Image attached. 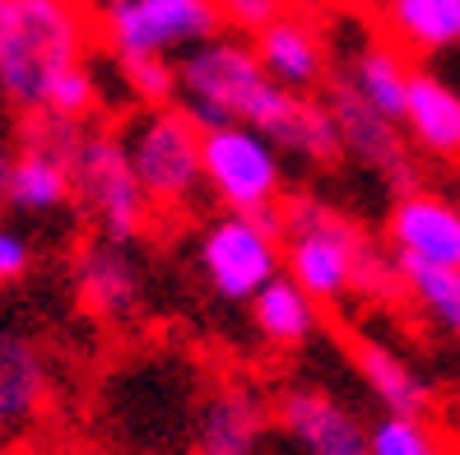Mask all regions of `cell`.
<instances>
[{"label":"cell","instance_id":"cell-15","mask_svg":"<svg viewBox=\"0 0 460 455\" xmlns=\"http://www.w3.org/2000/svg\"><path fill=\"white\" fill-rule=\"evenodd\" d=\"M252 47H256L265 74L279 79L284 89H293V93L326 89V79H331V51H326V38H321V29H316L312 19L284 10L279 19H270L261 33H252Z\"/></svg>","mask_w":460,"mask_h":455},{"label":"cell","instance_id":"cell-4","mask_svg":"<svg viewBox=\"0 0 460 455\" xmlns=\"http://www.w3.org/2000/svg\"><path fill=\"white\" fill-rule=\"evenodd\" d=\"M126 158L135 168V181L158 214L181 219L196 205L200 186H205V163H200V126L181 112L177 102L168 107H145L126 130Z\"/></svg>","mask_w":460,"mask_h":455},{"label":"cell","instance_id":"cell-8","mask_svg":"<svg viewBox=\"0 0 460 455\" xmlns=\"http://www.w3.org/2000/svg\"><path fill=\"white\" fill-rule=\"evenodd\" d=\"M219 29V0H107L98 14V33L117 61L191 51Z\"/></svg>","mask_w":460,"mask_h":455},{"label":"cell","instance_id":"cell-19","mask_svg":"<svg viewBox=\"0 0 460 455\" xmlns=\"http://www.w3.org/2000/svg\"><path fill=\"white\" fill-rule=\"evenodd\" d=\"M75 200V181H70V163H61L47 149H29L14 144V163L5 177V205L14 214H57Z\"/></svg>","mask_w":460,"mask_h":455},{"label":"cell","instance_id":"cell-21","mask_svg":"<svg viewBox=\"0 0 460 455\" xmlns=\"http://www.w3.org/2000/svg\"><path fill=\"white\" fill-rule=\"evenodd\" d=\"M410 74H414V66L400 57V47H391V42H367V47H358V57H354V66H349L344 79H349V84H354L382 117L400 121L404 93H410Z\"/></svg>","mask_w":460,"mask_h":455},{"label":"cell","instance_id":"cell-13","mask_svg":"<svg viewBox=\"0 0 460 455\" xmlns=\"http://www.w3.org/2000/svg\"><path fill=\"white\" fill-rule=\"evenodd\" d=\"M75 275V298L89 316L98 320H126L145 298V275L130 247L107 242V237H89L70 260Z\"/></svg>","mask_w":460,"mask_h":455},{"label":"cell","instance_id":"cell-16","mask_svg":"<svg viewBox=\"0 0 460 455\" xmlns=\"http://www.w3.org/2000/svg\"><path fill=\"white\" fill-rule=\"evenodd\" d=\"M400 126L410 144H419L432 158H460V89H451L442 74L414 70L410 74V93H404V112Z\"/></svg>","mask_w":460,"mask_h":455},{"label":"cell","instance_id":"cell-23","mask_svg":"<svg viewBox=\"0 0 460 455\" xmlns=\"http://www.w3.org/2000/svg\"><path fill=\"white\" fill-rule=\"evenodd\" d=\"M367 455H447L423 414H382L367 427Z\"/></svg>","mask_w":460,"mask_h":455},{"label":"cell","instance_id":"cell-27","mask_svg":"<svg viewBox=\"0 0 460 455\" xmlns=\"http://www.w3.org/2000/svg\"><path fill=\"white\" fill-rule=\"evenodd\" d=\"M219 14L242 33H261L270 19L284 14V0H219Z\"/></svg>","mask_w":460,"mask_h":455},{"label":"cell","instance_id":"cell-28","mask_svg":"<svg viewBox=\"0 0 460 455\" xmlns=\"http://www.w3.org/2000/svg\"><path fill=\"white\" fill-rule=\"evenodd\" d=\"M10 163H14V140L0 136V205H5V177H10Z\"/></svg>","mask_w":460,"mask_h":455},{"label":"cell","instance_id":"cell-3","mask_svg":"<svg viewBox=\"0 0 460 455\" xmlns=\"http://www.w3.org/2000/svg\"><path fill=\"white\" fill-rule=\"evenodd\" d=\"M93 23L79 0H0V98L42 112L61 70L89 61Z\"/></svg>","mask_w":460,"mask_h":455},{"label":"cell","instance_id":"cell-5","mask_svg":"<svg viewBox=\"0 0 460 455\" xmlns=\"http://www.w3.org/2000/svg\"><path fill=\"white\" fill-rule=\"evenodd\" d=\"M70 181H75V200L84 205L98 237L121 242V247H135L149 232L154 209H149V200L140 191V181H135L121 130L84 121L79 144L70 153Z\"/></svg>","mask_w":460,"mask_h":455},{"label":"cell","instance_id":"cell-7","mask_svg":"<svg viewBox=\"0 0 460 455\" xmlns=\"http://www.w3.org/2000/svg\"><path fill=\"white\" fill-rule=\"evenodd\" d=\"M205 191L237 214H275L284 205V153L256 126H214L200 130Z\"/></svg>","mask_w":460,"mask_h":455},{"label":"cell","instance_id":"cell-25","mask_svg":"<svg viewBox=\"0 0 460 455\" xmlns=\"http://www.w3.org/2000/svg\"><path fill=\"white\" fill-rule=\"evenodd\" d=\"M42 112L66 117V121H89L98 112V74H93V66L79 61V66H70V70H61L57 79H51Z\"/></svg>","mask_w":460,"mask_h":455},{"label":"cell","instance_id":"cell-11","mask_svg":"<svg viewBox=\"0 0 460 455\" xmlns=\"http://www.w3.org/2000/svg\"><path fill=\"white\" fill-rule=\"evenodd\" d=\"M270 418L303 455H367V423L321 386L279 390Z\"/></svg>","mask_w":460,"mask_h":455},{"label":"cell","instance_id":"cell-30","mask_svg":"<svg viewBox=\"0 0 460 455\" xmlns=\"http://www.w3.org/2000/svg\"><path fill=\"white\" fill-rule=\"evenodd\" d=\"M358 5H386V0H358Z\"/></svg>","mask_w":460,"mask_h":455},{"label":"cell","instance_id":"cell-29","mask_svg":"<svg viewBox=\"0 0 460 455\" xmlns=\"http://www.w3.org/2000/svg\"><path fill=\"white\" fill-rule=\"evenodd\" d=\"M10 455H57V451H10Z\"/></svg>","mask_w":460,"mask_h":455},{"label":"cell","instance_id":"cell-18","mask_svg":"<svg viewBox=\"0 0 460 455\" xmlns=\"http://www.w3.org/2000/svg\"><path fill=\"white\" fill-rule=\"evenodd\" d=\"M252 326L261 339H270L275 349H303V344L321 330V302L307 298L303 284H293L288 275H275L256 298L247 302Z\"/></svg>","mask_w":460,"mask_h":455},{"label":"cell","instance_id":"cell-2","mask_svg":"<svg viewBox=\"0 0 460 455\" xmlns=\"http://www.w3.org/2000/svg\"><path fill=\"white\" fill-rule=\"evenodd\" d=\"M279 223H284V275L303 284V293L321 307L349 298V293H358V298L404 293L395 256L376 251L372 237L335 205L312 196L284 200Z\"/></svg>","mask_w":460,"mask_h":455},{"label":"cell","instance_id":"cell-12","mask_svg":"<svg viewBox=\"0 0 460 455\" xmlns=\"http://www.w3.org/2000/svg\"><path fill=\"white\" fill-rule=\"evenodd\" d=\"M386 242L400 260L456 265L460 270V205L414 186V191L395 196L386 214Z\"/></svg>","mask_w":460,"mask_h":455},{"label":"cell","instance_id":"cell-24","mask_svg":"<svg viewBox=\"0 0 460 455\" xmlns=\"http://www.w3.org/2000/svg\"><path fill=\"white\" fill-rule=\"evenodd\" d=\"M130 98L140 107H168L177 102V61L172 57H121L117 61Z\"/></svg>","mask_w":460,"mask_h":455},{"label":"cell","instance_id":"cell-17","mask_svg":"<svg viewBox=\"0 0 460 455\" xmlns=\"http://www.w3.org/2000/svg\"><path fill=\"white\" fill-rule=\"evenodd\" d=\"M349 358H354L358 377L376 405H382V414H428L432 405L428 377L414 363H404L391 344L372 339V335H349Z\"/></svg>","mask_w":460,"mask_h":455},{"label":"cell","instance_id":"cell-26","mask_svg":"<svg viewBox=\"0 0 460 455\" xmlns=\"http://www.w3.org/2000/svg\"><path fill=\"white\" fill-rule=\"evenodd\" d=\"M29 275H33V242L19 228L0 223V288L23 284Z\"/></svg>","mask_w":460,"mask_h":455},{"label":"cell","instance_id":"cell-14","mask_svg":"<svg viewBox=\"0 0 460 455\" xmlns=\"http://www.w3.org/2000/svg\"><path fill=\"white\" fill-rule=\"evenodd\" d=\"M270 405L242 381H224L200 399L196 455H261L270 433Z\"/></svg>","mask_w":460,"mask_h":455},{"label":"cell","instance_id":"cell-20","mask_svg":"<svg viewBox=\"0 0 460 455\" xmlns=\"http://www.w3.org/2000/svg\"><path fill=\"white\" fill-rule=\"evenodd\" d=\"M386 33L410 51L460 47V0H386Z\"/></svg>","mask_w":460,"mask_h":455},{"label":"cell","instance_id":"cell-9","mask_svg":"<svg viewBox=\"0 0 460 455\" xmlns=\"http://www.w3.org/2000/svg\"><path fill=\"white\" fill-rule=\"evenodd\" d=\"M321 98H326L331 117H335L344 158H354V163H363L372 177H382L391 186V196L414 191L419 168H414V144H410V136H404V126L376 112L344 74L326 79V93Z\"/></svg>","mask_w":460,"mask_h":455},{"label":"cell","instance_id":"cell-1","mask_svg":"<svg viewBox=\"0 0 460 455\" xmlns=\"http://www.w3.org/2000/svg\"><path fill=\"white\" fill-rule=\"evenodd\" d=\"M177 107L200 130L214 126H256L261 136L279 144L312 168H331L344 158L335 117L321 93H293L270 79L256 47L242 38H219L191 47L177 61Z\"/></svg>","mask_w":460,"mask_h":455},{"label":"cell","instance_id":"cell-22","mask_svg":"<svg viewBox=\"0 0 460 455\" xmlns=\"http://www.w3.org/2000/svg\"><path fill=\"white\" fill-rule=\"evenodd\" d=\"M400 288L414 298V307L438 330L460 339V270L456 265H428V260H400Z\"/></svg>","mask_w":460,"mask_h":455},{"label":"cell","instance_id":"cell-6","mask_svg":"<svg viewBox=\"0 0 460 455\" xmlns=\"http://www.w3.org/2000/svg\"><path fill=\"white\" fill-rule=\"evenodd\" d=\"M200 275L224 302H252L256 293L284 275V223L275 214H237L224 209L200 228L196 242Z\"/></svg>","mask_w":460,"mask_h":455},{"label":"cell","instance_id":"cell-10","mask_svg":"<svg viewBox=\"0 0 460 455\" xmlns=\"http://www.w3.org/2000/svg\"><path fill=\"white\" fill-rule=\"evenodd\" d=\"M51 354L47 344L19 326V320H0V446L19 442L51 405Z\"/></svg>","mask_w":460,"mask_h":455}]
</instances>
